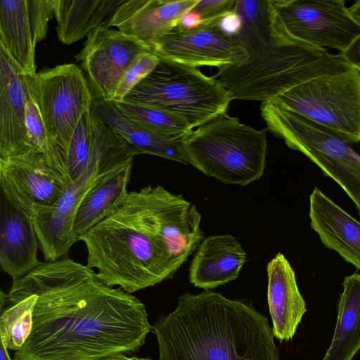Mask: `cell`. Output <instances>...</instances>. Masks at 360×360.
Returning <instances> with one entry per match:
<instances>
[{
  "label": "cell",
  "instance_id": "9",
  "mask_svg": "<svg viewBox=\"0 0 360 360\" xmlns=\"http://www.w3.org/2000/svg\"><path fill=\"white\" fill-rule=\"evenodd\" d=\"M248 58L219 68L212 76L232 100L270 101L286 91L296 70L314 47L278 42L269 37L245 45ZM318 49V48H317Z\"/></svg>",
  "mask_w": 360,
  "mask_h": 360
},
{
  "label": "cell",
  "instance_id": "22",
  "mask_svg": "<svg viewBox=\"0 0 360 360\" xmlns=\"http://www.w3.org/2000/svg\"><path fill=\"white\" fill-rule=\"evenodd\" d=\"M91 111L120 135L137 154H149L191 165L184 136L162 134L129 120L110 101L95 99Z\"/></svg>",
  "mask_w": 360,
  "mask_h": 360
},
{
  "label": "cell",
  "instance_id": "34",
  "mask_svg": "<svg viewBox=\"0 0 360 360\" xmlns=\"http://www.w3.org/2000/svg\"><path fill=\"white\" fill-rule=\"evenodd\" d=\"M202 25L203 20L200 15L192 9L184 13L175 26L182 30H191Z\"/></svg>",
  "mask_w": 360,
  "mask_h": 360
},
{
  "label": "cell",
  "instance_id": "33",
  "mask_svg": "<svg viewBox=\"0 0 360 360\" xmlns=\"http://www.w3.org/2000/svg\"><path fill=\"white\" fill-rule=\"evenodd\" d=\"M339 55L350 66L360 72V34Z\"/></svg>",
  "mask_w": 360,
  "mask_h": 360
},
{
  "label": "cell",
  "instance_id": "19",
  "mask_svg": "<svg viewBox=\"0 0 360 360\" xmlns=\"http://www.w3.org/2000/svg\"><path fill=\"white\" fill-rule=\"evenodd\" d=\"M309 218L324 246L360 270V222L316 187L309 196Z\"/></svg>",
  "mask_w": 360,
  "mask_h": 360
},
{
  "label": "cell",
  "instance_id": "26",
  "mask_svg": "<svg viewBox=\"0 0 360 360\" xmlns=\"http://www.w3.org/2000/svg\"><path fill=\"white\" fill-rule=\"evenodd\" d=\"M112 103L126 117L155 132L178 136L193 130L184 120L167 111L125 101Z\"/></svg>",
  "mask_w": 360,
  "mask_h": 360
},
{
  "label": "cell",
  "instance_id": "30",
  "mask_svg": "<svg viewBox=\"0 0 360 360\" xmlns=\"http://www.w3.org/2000/svg\"><path fill=\"white\" fill-rule=\"evenodd\" d=\"M160 58L152 52L140 53L133 61L121 79L112 102H120L158 66Z\"/></svg>",
  "mask_w": 360,
  "mask_h": 360
},
{
  "label": "cell",
  "instance_id": "25",
  "mask_svg": "<svg viewBox=\"0 0 360 360\" xmlns=\"http://www.w3.org/2000/svg\"><path fill=\"white\" fill-rule=\"evenodd\" d=\"M342 286L334 334L322 360H352L360 349V274L345 277Z\"/></svg>",
  "mask_w": 360,
  "mask_h": 360
},
{
  "label": "cell",
  "instance_id": "38",
  "mask_svg": "<svg viewBox=\"0 0 360 360\" xmlns=\"http://www.w3.org/2000/svg\"><path fill=\"white\" fill-rule=\"evenodd\" d=\"M136 360H153L149 358H138L136 357Z\"/></svg>",
  "mask_w": 360,
  "mask_h": 360
},
{
  "label": "cell",
  "instance_id": "4",
  "mask_svg": "<svg viewBox=\"0 0 360 360\" xmlns=\"http://www.w3.org/2000/svg\"><path fill=\"white\" fill-rule=\"evenodd\" d=\"M272 101L350 143L360 142V72L339 53L314 49L290 88Z\"/></svg>",
  "mask_w": 360,
  "mask_h": 360
},
{
  "label": "cell",
  "instance_id": "27",
  "mask_svg": "<svg viewBox=\"0 0 360 360\" xmlns=\"http://www.w3.org/2000/svg\"><path fill=\"white\" fill-rule=\"evenodd\" d=\"M25 122L32 146L46 157L53 168L68 179L65 155L49 137L39 108L28 89Z\"/></svg>",
  "mask_w": 360,
  "mask_h": 360
},
{
  "label": "cell",
  "instance_id": "14",
  "mask_svg": "<svg viewBox=\"0 0 360 360\" xmlns=\"http://www.w3.org/2000/svg\"><path fill=\"white\" fill-rule=\"evenodd\" d=\"M1 193L27 214L55 204L70 186L40 152L0 158Z\"/></svg>",
  "mask_w": 360,
  "mask_h": 360
},
{
  "label": "cell",
  "instance_id": "36",
  "mask_svg": "<svg viewBox=\"0 0 360 360\" xmlns=\"http://www.w3.org/2000/svg\"><path fill=\"white\" fill-rule=\"evenodd\" d=\"M1 360H12L9 353L8 352V349L1 342Z\"/></svg>",
  "mask_w": 360,
  "mask_h": 360
},
{
  "label": "cell",
  "instance_id": "28",
  "mask_svg": "<svg viewBox=\"0 0 360 360\" xmlns=\"http://www.w3.org/2000/svg\"><path fill=\"white\" fill-rule=\"evenodd\" d=\"M91 111L80 119L72 136L65 155L70 185L77 181L87 169L92 153Z\"/></svg>",
  "mask_w": 360,
  "mask_h": 360
},
{
  "label": "cell",
  "instance_id": "18",
  "mask_svg": "<svg viewBox=\"0 0 360 360\" xmlns=\"http://www.w3.org/2000/svg\"><path fill=\"white\" fill-rule=\"evenodd\" d=\"M39 247L30 216L2 193L1 197L0 266L13 280L37 266Z\"/></svg>",
  "mask_w": 360,
  "mask_h": 360
},
{
  "label": "cell",
  "instance_id": "8",
  "mask_svg": "<svg viewBox=\"0 0 360 360\" xmlns=\"http://www.w3.org/2000/svg\"><path fill=\"white\" fill-rule=\"evenodd\" d=\"M267 11L278 42L342 52L360 34L344 0H267Z\"/></svg>",
  "mask_w": 360,
  "mask_h": 360
},
{
  "label": "cell",
  "instance_id": "6",
  "mask_svg": "<svg viewBox=\"0 0 360 360\" xmlns=\"http://www.w3.org/2000/svg\"><path fill=\"white\" fill-rule=\"evenodd\" d=\"M267 129L257 130L221 114L185 139L191 165L225 184L245 186L264 174Z\"/></svg>",
  "mask_w": 360,
  "mask_h": 360
},
{
  "label": "cell",
  "instance_id": "15",
  "mask_svg": "<svg viewBox=\"0 0 360 360\" xmlns=\"http://www.w3.org/2000/svg\"><path fill=\"white\" fill-rule=\"evenodd\" d=\"M54 0H1L0 46L25 75L37 73L35 50L46 39Z\"/></svg>",
  "mask_w": 360,
  "mask_h": 360
},
{
  "label": "cell",
  "instance_id": "31",
  "mask_svg": "<svg viewBox=\"0 0 360 360\" xmlns=\"http://www.w3.org/2000/svg\"><path fill=\"white\" fill-rule=\"evenodd\" d=\"M236 0H199L193 11L200 15L202 25H209L229 11H233Z\"/></svg>",
  "mask_w": 360,
  "mask_h": 360
},
{
  "label": "cell",
  "instance_id": "21",
  "mask_svg": "<svg viewBox=\"0 0 360 360\" xmlns=\"http://www.w3.org/2000/svg\"><path fill=\"white\" fill-rule=\"evenodd\" d=\"M267 300L275 338L289 340L294 336L306 312L305 302L300 292L295 271L282 253L267 264Z\"/></svg>",
  "mask_w": 360,
  "mask_h": 360
},
{
  "label": "cell",
  "instance_id": "5",
  "mask_svg": "<svg viewBox=\"0 0 360 360\" xmlns=\"http://www.w3.org/2000/svg\"><path fill=\"white\" fill-rule=\"evenodd\" d=\"M92 153L87 169L70 185L53 205L34 207L30 216L46 262L56 261L68 253L77 241L73 223L78 206L91 187L105 174L133 162L138 155L120 135L91 110Z\"/></svg>",
  "mask_w": 360,
  "mask_h": 360
},
{
  "label": "cell",
  "instance_id": "20",
  "mask_svg": "<svg viewBox=\"0 0 360 360\" xmlns=\"http://www.w3.org/2000/svg\"><path fill=\"white\" fill-rule=\"evenodd\" d=\"M189 268L190 282L205 290L236 280L246 262L247 254L232 235L203 238Z\"/></svg>",
  "mask_w": 360,
  "mask_h": 360
},
{
  "label": "cell",
  "instance_id": "1",
  "mask_svg": "<svg viewBox=\"0 0 360 360\" xmlns=\"http://www.w3.org/2000/svg\"><path fill=\"white\" fill-rule=\"evenodd\" d=\"M13 281L36 296L31 333L13 360H105L138 352L152 330L141 300L70 258Z\"/></svg>",
  "mask_w": 360,
  "mask_h": 360
},
{
  "label": "cell",
  "instance_id": "10",
  "mask_svg": "<svg viewBox=\"0 0 360 360\" xmlns=\"http://www.w3.org/2000/svg\"><path fill=\"white\" fill-rule=\"evenodd\" d=\"M26 77L49 136L65 158L81 117L91 110L95 101L86 77L74 63L44 69Z\"/></svg>",
  "mask_w": 360,
  "mask_h": 360
},
{
  "label": "cell",
  "instance_id": "32",
  "mask_svg": "<svg viewBox=\"0 0 360 360\" xmlns=\"http://www.w3.org/2000/svg\"><path fill=\"white\" fill-rule=\"evenodd\" d=\"M214 22L221 32L230 37H238L243 27L241 18L234 11L226 13Z\"/></svg>",
  "mask_w": 360,
  "mask_h": 360
},
{
  "label": "cell",
  "instance_id": "35",
  "mask_svg": "<svg viewBox=\"0 0 360 360\" xmlns=\"http://www.w3.org/2000/svg\"><path fill=\"white\" fill-rule=\"evenodd\" d=\"M349 11L354 20L360 25V0L354 2L349 8Z\"/></svg>",
  "mask_w": 360,
  "mask_h": 360
},
{
  "label": "cell",
  "instance_id": "3",
  "mask_svg": "<svg viewBox=\"0 0 360 360\" xmlns=\"http://www.w3.org/2000/svg\"><path fill=\"white\" fill-rule=\"evenodd\" d=\"M79 240L87 249L86 265L97 269L99 279L131 294L172 276L184 264L122 202Z\"/></svg>",
  "mask_w": 360,
  "mask_h": 360
},
{
  "label": "cell",
  "instance_id": "13",
  "mask_svg": "<svg viewBox=\"0 0 360 360\" xmlns=\"http://www.w3.org/2000/svg\"><path fill=\"white\" fill-rule=\"evenodd\" d=\"M151 52L160 58L187 66L218 69L240 64L249 56L239 37L224 34L215 22L191 30L174 26L159 39Z\"/></svg>",
  "mask_w": 360,
  "mask_h": 360
},
{
  "label": "cell",
  "instance_id": "23",
  "mask_svg": "<svg viewBox=\"0 0 360 360\" xmlns=\"http://www.w3.org/2000/svg\"><path fill=\"white\" fill-rule=\"evenodd\" d=\"M133 162L120 166L103 175L87 192L77 210L73 233L77 240L106 218L128 191Z\"/></svg>",
  "mask_w": 360,
  "mask_h": 360
},
{
  "label": "cell",
  "instance_id": "16",
  "mask_svg": "<svg viewBox=\"0 0 360 360\" xmlns=\"http://www.w3.org/2000/svg\"><path fill=\"white\" fill-rule=\"evenodd\" d=\"M27 77L0 46V158L38 151L30 142L25 122ZM39 152V151H38Z\"/></svg>",
  "mask_w": 360,
  "mask_h": 360
},
{
  "label": "cell",
  "instance_id": "17",
  "mask_svg": "<svg viewBox=\"0 0 360 360\" xmlns=\"http://www.w3.org/2000/svg\"><path fill=\"white\" fill-rule=\"evenodd\" d=\"M199 0H124L105 26L116 27L150 51Z\"/></svg>",
  "mask_w": 360,
  "mask_h": 360
},
{
  "label": "cell",
  "instance_id": "29",
  "mask_svg": "<svg viewBox=\"0 0 360 360\" xmlns=\"http://www.w3.org/2000/svg\"><path fill=\"white\" fill-rule=\"evenodd\" d=\"M233 11L243 22L239 37L244 44L270 36L267 0H236Z\"/></svg>",
  "mask_w": 360,
  "mask_h": 360
},
{
  "label": "cell",
  "instance_id": "24",
  "mask_svg": "<svg viewBox=\"0 0 360 360\" xmlns=\"http://www.w3.org/2000/svg\"><path fill=\"white\" fill-rule=\"evenodd\" d=\"M124 0H54V17L58 39L70 45L106 21Z\"/></svg>",
  "mask_w": 360,
  "mask_h": 360
},
{
  "label": "cell",
  "instance_id": "2",
  "mask_svg": "<svg viewBox=\"0 0 360 360\" xmlns=\"http://www.w3.org/2000/svg\"><path fill=\"white\" fill-rule=\"evenodd\" d=\"M152 331L159 360H279L267 318L249 302L210 290L180 295Z\"/></svg>",
  "mask_w": 360,
  "mask_h": 360
},
{
  "label": "cell",
  "instance_id": "7",
  "mask_svg": "<svg viewBox=\"0 0 360 360\" xmlns=\"http://www.w3.org/2000/svg\"><path fill=\"white\" fill-rule=\"evenodd\" d=\"M123 101L174 114L193 129L226 113L233 100L212 77L196 68L160 58L155 69Z\"/></svg>",
  "mask_w": 360,
  "mask_h": 360
},
{
  "label": "cell",
  "instance_id": "11",
  "mask_svg": "<svg viewBox=\"0 0 360 360\" xmlns=\"http://www.w3.org/2000/svg\"><path fill=\"white\" fill-rule=\"evenodd\" d=\"M278 136L340 185L360 215V155L350 143L295 113L288 115L283 120Z\"/></svg>",
  "mask_w": 360,
  "mask_h": 360
},
{
  "label": "cell",
  "instance_id": "37",
  "mask_svg": "<svg viewBox=\"0 0 360 360\" xmlns=\"http://www.w3.org/2000/svg\"><path fill=\"white\" fill-rule=\"evenodd\" d=\"M105 360H136V356L129 357L125 355H119L108 358Z\"/></svg>",
  "mask_w": 360,
  "mask_h": 360
},
{
  "label": "cell",
  "instance_id": "12",
  "mask_svg": "<svg viewBox=\"0 0 360 360\" xmlns=\"http://www.w3.org/2000/svg\"><path fill=\"white\" fill-rule=\"evenodd\" d=\"M147 51L143 45L117 29L102 26L87 35L75 58L95 99L112 101L127 70L140 53Z\"/></svg>",
  "mask_w": 360,
  "mask_h": 360
}]
</instances>
